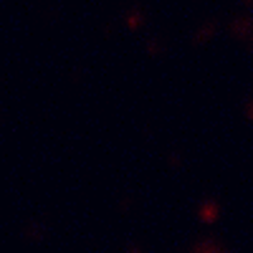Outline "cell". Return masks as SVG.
Wrapping results in <instances>:
<instances>
[{"label":"cell","mask_w":253,"mask_h":253,"mask_svg":"<svg viewBox=\"0 0 253 253\" xmlns=\"http://www.w3.org/2000/svg\"><path fill=\"white\" fill-rule=\"evenodd\" d=\"M195 253H220V251H218L215 246H210V243H203V246H200Z\"/></svg>","instance_id":"6da1fadb"}]
</instances>
